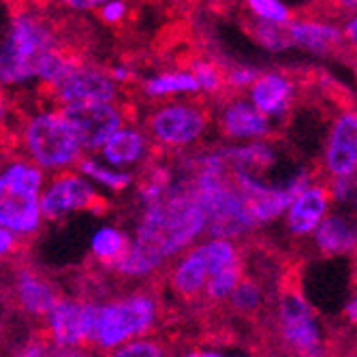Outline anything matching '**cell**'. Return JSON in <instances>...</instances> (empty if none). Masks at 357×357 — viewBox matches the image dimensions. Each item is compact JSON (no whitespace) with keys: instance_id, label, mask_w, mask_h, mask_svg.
Masks as SVG:
<instances>
[{"instance_id":"8d00e7d4","label":"cell","mask_w":357,"mask_h":357,"mask_svg":"<svg viewBox=\"0 0 357 357\" xmlns=\"http://www.w3.org/2000/svg\"><path fill=\"white\" fill-rule=\"evenodd\" d=\"M182 357H248V355H225L212 349H192V351H186Z\"/></svg>"},{"instance_id":"d4e9b609","label":"cell","mask_w":357,"mask_h":357,"mask_svg":"<svg viewBox=\"0 0 357 357\" xmlns=\"http://www.w3.org/2000/svg\"><path fill=\"white\" fill-rule=\"evenodd\" d=\"M202 88L190 71H167L158 73L144 82V94L150 99H165V96H180V94H199Z\"/></svg>"},{"instance_id":"7402d4cb","label":"cell","mask_w":357,"mask_h":357,"mask_svg":"<svg viewBox=\"0 0 357 357\" xmlns=\"http://www.w3.org/2000/svg\"><path fill=\"white\" fill-rule=\"evenodd\" d=\"M229 172L234 174H250L264 178L268 169L276 165V150L268 142H252V144H234L220 150Z\"/></svg>"},{"instance_id":"8992f818","label":"cell","mask_w":357,"mask_h":357,"mask_svg":"<svg viewBox=\"0 0 357 357\" xmlns=\"http://www.w3.org/2000/svg\"><path fill=\"white\" fill-rule=\"evenodd\" d=\"M276 332L294 357H328V338L308 300L296 287H282L276 298Z\"/></svg>"},{"instance_id":"836d02e7","label":"cell","mask_w":357,"mask_h":357,"mask_svg":"<svg viewBox=\"0 0 357 357\" xmlns=\"http://www.w3.org/2000/svg\"><path fill=\"white\" fill-rule=\"evenodd\" d=\"M58 3L73 11H92V9H101L107 0H58Z\"/></svg>"},{"instance_id":"3957f363","label":"cell","mask_w":357,"mask_h":357,"mask_svg":"<svg viewBox=\"0 0 357 357\" xmlns=\"http://www.w3.org/2000/svg\"><path fill=\"white\" fill-rule=\"evenodd\" d=\"M20 142L24 156L52 176L75 169L86 156L75 131L60 109H41L28 116Z\"/></svg>"},{"instance_id":"e0dca14e","label":"cell","mask_w":357,"mask_h":357,"mask_svg":"<svg viewBox=\"0 0 357 357\" xmlns=\"http://www.w3.org/2000/svg\"><path fill=\"white\" fill-rule=\"evenodd\" d=\"M150 152V137L146 131L131 124H124L109 142L101 148V160L116 169H131L142 165Z\"/></svg>"},{"instance_id":"44dd1931","label":"cell","mask_w":357,"mask_h":357,"mask_svg":"<svg viewBox=\"0 0 357 357\" xmlns=\"http://www.w3.org/2000/svg\"><path fill=\"white\" fill-rule=\"evenodd\" d=\"M289 35L294 47H302L310 54H328L344 41L342 28L321 20H291Z\"/></svg>"},{"instance_id":"8fae6325","label":"cell","mask_w":357,"mask_h":357,"mask_svg":"<svg viewBox=\"0 0 357 357\" xmlns=\"http://www.w3.org/2000/svg\"><path fill=\"white\" fill-rule=\"evenodd\" d=\"M357 172V109L340 112L323 148V174L328 180L349 178Z\"/></svg>"},{"instance_id":"ac0fdd59","label":"cell","mask_w":357,"mask_h":357,"mask_svg":"<svg viewBox=\"0 0 357 357\" xmlns=\"http://www.w3.org/2000/svg\"><path fill=\"white\" fill-rule=\"evenodd\" d=\"M314 248L326 257L357 252V216L355 212H330L312 236Z\"/></svg>"},{"instance_id":"d590c367","label":"cell","mask_w":357,"mask_h":357,"mask_svg":"<svg viewBox=\"0 0 357 357\" xmlns=\"http://www.w3.org/2000/svg\"><path fill=\"white\" fill-rule=\"evenodd\" d=\"M342 32H344V41L357 50V13L349 15V20L342 26Z\"/></svg>"},{"instance_id":"83f0119b","label":"cell","mask_w":357,"mask_h":357,"mask_svg":"<svg viewBox=\"0 0 357 357\" xmlns=\"http://www.w3.org/2000/svg\"><path fill=\"white\" fill-rule=\"evenodd\" d=\"M252 37L257 39L259 45H264L270 52H282L294 47L289 35V22L287 24H276V22H266V20H257L252 26Z\"/></svg>"},{"instance_id":"2e32d148","label":"cell","mask_w":357,"mask_h":357,"mask_svg":"<svg viewBox=\"0 0 357 357\" xmlns=\"http://www.w3.org/2000/svg\"><path fill=\"white\" fill-rule=\"evenodd\" d=\"M250 103L270 120H282L296 103V82L287 73L268 71L248 90Z\"/></svg>"},{"instance_id":"5b68a950","label":"cell","mask_w":357,"mask_h":357,"mask_svg":"<svg viewBox=\"0 0 357 357\" xmlns=\"http://www.w3.org/2000/svg\"><path fill=\"white\" fill-rule=\"evenodd\" d=\"M244 255L234 240L206 238L178 257L169 270V284L182 300L204 298L208 282L229 268L242 266Z\"/></svg>"},{"instance_id":"f546056e","label":"cell","mask_w":357,"mask_h":357,"mask_svg":"<svg viewBox=\"0 0 357 357\" xmlns=\"http://www.w3.org/2000/svg\"><path fill=\"white\" fill-rule=\"evenodd\" d=\"M195 79H197L199 88H202V94H218L227 82H225V75L222 71L216 67L212 62H206V60H197L192 64V71Z\"/></svg>"},{"instance_id":"f35d334b","label":"cell","mask_w":357,"mask_h":357,"mask_svg":"<svg viewBox=\"0 0 357 357\" xmlns=\"http://www.w3.org/2000/svg\"><path fill=\"white\" fill-rule=\"evenodd\" d=\"M107 73L112 75V79H114L118 86H122V84H126V82H131V77H133V73L128 71L126 67H114V69H109Z\"/></svg>"},{"instance_id":"9c48e42d","label":"cell","mask_w":357,"mask_h":357,"mask_svg":"<svg viewBox=\"0 0 357 357\" xmlns=\"http://www.w3.org/2000/svg\"><path fill=\"white\" fill-rule=\"evenodd\" d=\"M58 109L71 124L86 154L101 152L109 137L126 124V118L116 103H75Z\"/></svg>"},{"instance_id":"d6a6232c","label":"cell","mask_w":357,"mask_h":357,"mask_svg":"<svg viewBox=\"0 0 357 357\" xmlns=\"http://www.w3.org/2000/svg\"><path fill=\"white\" fill-rule=\"evenodd\" d=\"M126 15V3L124 0H107L101 7V20L105 24H118Z\"/></svg>"},{"instance_id":"e575fe53","label":"cell","mask_w":357,"mask_h":357,"mask_svg":"<svg viewBox=\"0 0 357 357\" xmlns=\"http://www.w3.org/2000/svg\"><path fill=\"white\" fill-rule=\"evenodd\" d=\"M17 248H20V240L11 231H7V229L0 231V252H3L5 259L11 255H17Z\"/></svg>"},{"instance_id":"ab89813d","label":"cell","mask_w":357,"mask_h":357,"mask_svg":"<svg viewBox=\"0 0 357 357\" xmlns=\"http://www.w3.org/2000/svg\"><path fill=\"white\" fill-rule=\"evenodd\" d=\"M344 319L351 323V326H357V291L351 296V300L344 306Z\"/></svg>"},{"instance_id":"74e56055","label":"cell","mask_w":357,"mask_h":357,"mask_svg":"<svg viewBox=\"0 0 357 357\" xmlns=\"http://www.w3.org/2000/svg\"><path fill=\"white\" fill-rule=\"evenodd\" d=\"M56 357H96L92 349H56Z\"/></svg>"},{"instance_id":"4fadbf2b","label":"cell","mask_w":357,"mask_h":357,"mask_svg":"<svg viewBox=\"0 0 357 357\" xmlns=\"http://www.w3.org/2000/svg\"><path fill=\"white\" fill-rule=\"evenodd\" d=\"M220 133L234 144L266 142L272 135V120L259 112L248 96L236 94L220 107Z\"/></svg>"},{"instance_id":"30bf717a","label":"cell","mask_w":357,"mask_h":357,"mask_svg":"<svg viewBox=\"0 0 357 357\" xmlns=\"http://www.w3.org/2000/svg\"><path fill=\"white\" fill-rule=\"evenodd\" d=\"M92 300L62 296L45 317V338L56 349H90Z\"/></svg>"},{"instance_id":"6da1fadb","label":"cell","mask_w":357,"mask_h":357,"mask_svg":"<svg viewBox=\"0 0 357 357\" xmlns=\"http://www.w3.org/2000/svg\"><path fill=\"white\" fill-rule=\"evenodd\" d=\"M206 227L208 220L190 172L184 180H174L165 197L144 206L131 236V246L109 272L126 280L150 278L197 244L206 236Z\"/></svg>"},{"instance_id":"1f68e13d","label":"cell","mask_w":357,"mask_h":357,"mask_svg":"<svg viewBox=\"0 0 357 357\" xmlns=\"http://www.w3.org/2000/svg\"><path fill=\"white\" fill-rule=\"evenodd\" d=\"M259 73L257 69L252 67H236L231 71L225 73V82H227V88L229 90H236V92H244V90H250L252 84L259 79Z\"/></svg>"},{"instance_id":"9a60e30c","label":"cell","mask_w":357,"mask_h":357,"mask_svg":"<svg viewBox=\"0 0 357 357\" xmlns=\"http://www.w3.org/2000/svg\"><path fill=\"white\" fill-rule=\"evenodd\" d=\"M11 294L17 310H22L26 317H35L43 321L62 298L56 284L32 268H17L13 272Z\"/></svg>"},{"instance_id":"d6986e66","label":"cell","mask_w":357,"mask_h":357,"mask_svg":"<svg viewBox=\"0 0 357 357\" xmlns=\"http://www.w3.org/2000/svg\"><path fill=\"white\" fill-rule=\"evenodd\" d=\"M45 222L41 197H0V225L11 231L20 242L32 240Z\"/></svg>"},{"instance_id":"7a4b0ae2","label":"cell","mask_w":357,"mask_h":357,"mask_svg":"<svg viewBox=\"0 0 357 357\" xmlns=\"http://www.w3.org/2000/svg\"><path fill=\"white\" fill-rule=\"evenodd\" d=\"M160 317V304L152 294L118 296L90 306V349L107 355L109 351L146 338L154 332Z\"/></svg>"},{"instance_id":"7c38bea8","label":"cell","mask_w":357,"mask_h":357,"mask_svg":"<svg viewBox=\"0 0 357 357\" xmlns=\"http://www.w3.org/2000/svg\"><path fill=\"white\" fill-rule=\"evenodd\" d=\"M54 96L60 107L75 103H116L120 96V86L107 71L79 64L54 88Z\"/></svg>"},{"instance_id":"52a82bcc","label":"cell","mask_w":357,"mask_h":357,"mask_svg":"<svg viewBox=\"0 0 357 357\" xmlns=\"http://www.w3.org/2000/svg\"><path fill=\"white\" fill-rule=\"evenodd\" d=\"M210 126L208 112L192 101H176L158 105L148 114L146 133L152 144L167 150L190 148L206 135Z\"/></svg>"},{"instance_id":"ffe728a7","label":"cell","mask_w":357,"mask_h":357,"mask_svg":"<svg viewBox=\"0 0 357 357\" xmlns=\"http://www.w3.org/2000/svg\"><path fill=\"white\" fill-rule=\"evenodd\" d=\"M50 178L45 172L32 163L26 156H15L7 160L3 174H0V197H41Z\"/></svg>"},{"instance_id":"ba28073f","label":"cell","mask_w":357,"mask_h":357,"mask_svg":"<svg viewBox=\"0 0 357 357\" xmlns=\"http://www.w3.org/2000/svg\"><path fill=\"white\" fill-rule=\"evenodd\" d=\"M103 204L101 190L77 169L54 174L41 192V210L50 222H58L77 212H99Z\"/></svg>"},{"instance_id":"277c9868","label":"cell","mask_w":357,"mask_h":357,"mask_svg":"<svg viewBox=\"0 0 357 357\" xmlns=\"http://www.w3.org/2000/svg\"><path fill=\"white\" fill-rule=\"evenodd\" d=\"M56 47V39L47 22L35 13L11 17L0 54V77L7 86L35 82L39 64Z\"/></svg>"},{"instance_id":"4dcf8cb0","label":"cell","mask_w":357,"mask_h":357,"mask_svg":"<svg viewBox=\"0 0 357 357\" xmlns=\"http://www.w3.org/2000/svg\"><path fill=\"white\" fill-rule=\"evenodd\" d=\"M244 3L257 20L276 22V24L291 22V13L280 0H244Z\"/></svg>"},{"instance_id":"5bb4252c","label":"cell","mask_w":357,"mask_h":357,"mask_svg":"<svg viewBox=\"0 0 357 357\" xmlns=\"http://www.w3.org/2000/svg\"><path fill=\"white\" fill-rule=\"evenodd\" d=\"M332 190L328 182H312L306 190H302L298 197L291 202L284 214V227L294 238H312L314 231L321 227L332 212Z\"/></svg>"},{"instance_id":"60d3db41","label":"cell","mask_w":357,"mask_h":357,"mask_svg":"<svg viewBox=\"0 0 357 357\" xmlns=\"http://www.w3.org/2000/svg\"><path fill=\"white\" fill-rule=\"evenodd\" d=\"M330 3L334 5V9L342 11V13H357V0H330Z\"/></svg>"},{"instance_id":"603a6c76","label":"cell","mask_w":357,"mask_h":357,"mask_svg":"<svg viewBox=\"0 0 357 357\" xmlns=\"http://www.w3.org/2000/svg\"><path fill=\"white\" fill-rule=\"evenodd\" d=\"M128 246H131V236L114 225L99 227L90 238V255L105 270H112L120 261L126 255Z\"/></svg>"},{"instance_id":"484cf974","label":"cell","mask_w":357,"mask_h":357,"mask_svg":"<svg viewBox=\"0 0 357 357\" xmlns=\"http://www.w3.org/2000/svg\"><path fill=\"white\" fill-rule=\"evenodd\" d=\"M266 302H268L266 287L259 282L257 278L244 276V280L234 291V296L229 300V306H231V310L236 314L252 319V317H257L259 312L266 308Z\"/></svg>"},{"instance_id":"4316f807","label":"cell","mask_w":357,"mask_h":357,"mask_svg":"<svg viewBox=\"0 0 357 357\" xmlns=\"http://www.w3.org/2000/svg\"><path fill=\"white\" fill-rule=\"evenodd\" d=\"M246 272H244V264L242 266H236V268H229V270H225L220 274H216L206 291H204V300L210 302V304H222V302H229L231 296H234V291L238 289V284L244 280Z\"/></svg>"},{"instance_id":"cb8c5ba5","label":"cell","mask_w":357,"mask_h":357,"mask_svg":"<svg viewBox=\"0 0 357 357\" xmlns=\"http://www.w3.org/2000/svg\"><path fill=\"white\" fill-rule=\"evenodd\" d=\"M84 178H88L96 188H103V190H112V192H124L131 186H135V176L126 169H116L103 160L94 158L90 154H86L79 165L75 167Z\"/></svg>"},{"instance_id":"f1b7e54d","label":"cell","mask_w":357,"mask_h":357,"mask_svg":"<svg viewBox=\"0 0 357 357\" xmlns=\"http://www.w3.org/2000/svg\"><path fill=\"white\" fill-rule=\"evenodd\" d=\"M105 357H169V351L158 338L146 336L109 351Z\"/></svg>"}]
</instances>
